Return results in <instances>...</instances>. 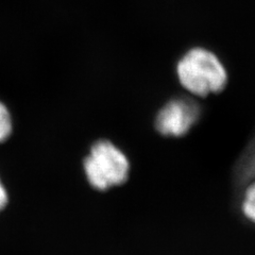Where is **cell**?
Segmentation results:
<instances>
[{
  "label": "cell",
  "mask_w": 255,
  "mask_h": 255,
  "mask_svg": "<svg viewBox=\"0 0 255 255\" xmlns=\"http://www.w3.org/2000/svg\"><path fill=\"white\" fill-rule=\"evenodd\" d=\"M175 71L180 84L190 94L200 97L222 92L229 80L222 61L203 47L191 48L183 54Z\"/></svg>",
  "instance_id": "cell-1"
},
{
  "label": "cell",
  "mask_w": 255,
  "mask_h": 255,
  "mask_svg": "<svg viewBox=\"0 0 255 255\" xmlns=\"http://www.w3.org/2000/svg\"><path fill=\"white\" fill-rule=\"evenodd\" d=\"M83 165L91 186L101 191L122 185L129 177V159L121 149L107 139L93 143Z\"/></svg>",
  "instance_id": "cell-2"
},
{
  "label": "cell",
  "mask_w": 255,
  "mask_h": 255,
  "mask_svg": "<svg viewBox=\"0 0 255 255\" xmlns=\"http://www.w3.org/2000/svg\"><path fill=\"white\" fill-rule=\"evenodd\" d=\"M201 108L187 97H175L166 102L156 114L154 127L156 131L169 137L184 136L198 123Z\"/></svg>",
  "instance_id": "cell-3"
},
{
  "label": "cell",
  "mask_w": 255,
  "mask_h": 255,
  "mask_svg": "<svg viewBox=\"0 0 255 255\" xmlns=\"http://www.w3.org/2000/svg\"><path fill=\"white\" fill-rule=\"evenodd\" d=\"M13 132L12 114L4 102L0 100V143L9 139Z\"/></svg>",
  "instance_id": "cell-4"
},
{
  "label": "cell",
  "mask_w": 255,
  "mask_h": 255,
  "mask_svg": "<svg viewBox=\"0 0 255 255\" xmlns=\"http://www.w3.org/2000/svg\"><path fill=\"white\" fill-rule=\"evenodd\" d=\"M242 210L246 218L255 223V180L245 188Z\"/></svg>",
  "instance_id": "cell-5"
},
{
  "label": "cell",
  "mask_w": 255,
  "mask_h": 255,
  "mask_svg": "<svg viewBox=\"0 0 255 255\" xmlns=\"http://www.w3.org/2000/svg\"><path fill=\"white\" fill-rule=\"evenodd\" d=\"M7 202H9V195H7L6 188L3 185L1 179H0V212L7 205Z\"/></svg>",
  "instance_id": "cell-6"
}]
</instances>
